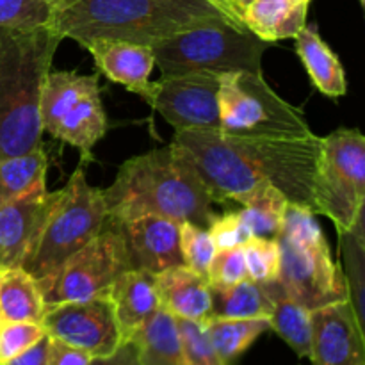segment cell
<instances>
[{"instance_id": "obj_34", "label": "cell", "mask_w": 365, "mask_h": 365, "mask_svg": "<svg viewBox=\"0 0 365 365\" xmlns=\"http://www.w3.org/2000/svg\"><path fill=\"white\" fill-rule=\"evenodd\" d=\"M46 335L41 323L2 321L0 323V362L20 355Z\"/></svg>"}, {"instance_id": "obj_16", "label": "cell", "mask_w": 365, "mask_h": 365, "mask_svg": "<svg viewBox=\"0 0 365 365\" xmlns=\"http://www.w3.org/2000/svg\"><path fill=\"white\" fill-rule=\"evenodd\" d=\"M118 223L123 232L132 269L157 274L168 267L184 264L178 237L180 223L155 214H146Z\"/></svg>"}, {"instance_id": "obj_13", "label": "cell", "mask_w": 365, "mask_h": 365, "mask_svg": "<svg viewBox=\"0 0 365 365\" xmlns=\"http://www.w3.org/2000/svg\"><path fill=\"white\" fill-rule=\"evenodd\" d=\"M41 324L46 335L82 349L91 359L110 355L121 344L113 303L107 296L46 307Z\"/></svg>"}, {"instance_id": "obj_40", "label": "cell", "mask_w": 365, "mask_h": 365, "mask_svg": "<svg viewBox=\"0 0 365 365\" xmlns=\"http://www.w3.org/2000/svg\"><path fill=\"white\" fill-rule=\"evenodd\" d=\"M207 2H210L212 6H216L217 9L223 11V13L227 14L230 20H234L235 24H239V25H242V27H245L241 14L237 13V9H235V6H234V2H232V0H207Z\"/></svg>"}, {"instance_id": "obj_2", "label": "cell", "mask_w": 365, "mask_h": 365, "mask_svg": "<svg viewBox=\"0 0 365 365\" xmlns=\"http://www.w3.org/2000/svg\"><path fill=\"white\" fill-rule=\"evenodd\" d=\"M102 192L107 217L114 221L155 214L209 228L216 216L209 187L173 145L125 160Z\"/></svg>"}, {"instance_id": "obj_41", "label": "cell", "mask_w": 365, "mask_h": 365, "mask_svg": "<svg viewBox=\"0 0 365 365\" xmlns=\"http://www.w3.org/2000/svg\"><path fill=\"white\" fill-rule=\"evenodd\" d=\"M232 2H234L235 9H237V13L241 14V18H242V13H245V9L250 6V4L253 2V0H232Z\"/></svg>"}, {"instance_id": "obj_29", "label": "cell", "mask_w": 365, "mask_h": 365, "mask_svg": "<svg viewBox=\"0 0 365 365\" xmlns=\"http://www.w3.org/2000/svg\"><path fill=\"white\" fill-rule=\"evenodd\" d=\"M339 235H341L342 255H344L346 267H342V273H344L346 287H348V302L351 303L356 321L364 328V217L356 221L351 230L342 232Z\"/></svg>"}, {"instance_id": "obj_20", "label": "cell", "mask_w": 365, "mask_h": 365, "mask_svg": "<svg viewBox=\"0 0 365 365\" xmlns=\"http://www.w3.org/2000/svg\"><path fill=\"white\" fill-rule=\"evenodd\" d=\"M312 0H253L242 13V24L266 43L291 39L307 25Z\"/></svg>"}, {"instance_id": "obj_9", "label": "cell", "mask_w": 365, "mask_h": 365, "mask_svg": "<svg viewBox=\"0 0 365 365\" xmlns=\"http://www.w3.org/2000/svg\"><path fill=\"white\" fill-rule=\"evenodd\" d=\"M39 120L43 130L81 150V164L93 160V148L107 132L96 75L50 70L39 98Z\"/></svg>"}, {"instance_id": "obj_1", "label": "cell", "mask_w": 365, "mask_h": 365, "mask_svg": "<svg viewBox=\"0 0 365 365\" xmlns=\"http://www.w3.org/2000/svg\"><path fill=\"white\" fill-rule=\"evenodd\" d=\"M171 145L192 164L214 202L245 203L277 187L291 205L316 214V177L323 138H241L221 130H175Z\"/></svg>"}, {"instance_id": "obj_30", "label": "cell", "mask_w": 365, "mask_h": 365, "mask_svg": "<svg viewBox=\"0 0 365 365\" xmlns=\"http://www.w3.org/2000/svg\"><path fill=\"white\" fill-rule=\"evenodd\" d=\"M250 280L269 284L280 274V246L277 237H250L241 246Z\"/></svg>"}, {"instance_id": "obj_19", "label": "cell", "mask_w": 365, "mask_h": 365, "mask_svg": "<svg viewBox=\"0 0 365 365\" xmlns=\"http://www.w3.org/2000/svg\"><path fill=\"white\" fill-rule=\"evenodd\" d=\"M155 285L160 309L177 319L205 323L210 317L212 298L209 282L184 264L157 273Z\"/></svg>"}, {"instance_id": "obj_27", "label": "cell", "mask_w": 365, "mask_h": 365, "mask_svg": "<svg viewBox=\"0 0 365 365\" xmlns=\"http://www.w3.org/2000/svg\"><path fill=\"white\" fill-rule=\"evenodd\" d=\"M209 341L227 365H232L264 331L269 330V319H228L214 317L203 323Z\"/></svg>"}, {"instance_id": "obj_8", "label": "cell", "mask_w": 365, "mask_h": 365, "mask_svg": "<svg viewBox=\"0 0 365 365\" xmlns=\"http://www.w3.org/2000/svg\"><path fill=\"white\" fill-rule=\"evenodd\" d=\"M221 132L241 138L294 139L312 135L298 107L285 102L262 73H221Z\"/></svg>"}, {"instance_id": "obj_5", "label": "cell", "mask_w": 365, "mask_h": 365, "mask_svg": "<svg viewBox=\"0 0 365 365\" xmlns=\"http://www.w3.org/2000/svg\"><path fill=\"white\" fill-rule=\"evenodd\" d=\"M277 241L280 246L278 284L287 296L310 312L348 299L342 267L334 260L310 210L289 203Z\"/></svg>"}, {"instance_id": "obj_28", "label": "cell", "mask_w": 365, "mask_h": 365, "mask_svg": "<svg viewBox=\"0 0 365 365\" xmlns=\"http://www.w3.org/2000/svg\"><path fill=\"white\" fill-rule=\"evenodd\" d=\"M287 198L277 187H264L242 203V221L257 237H277L284 223Z\"/></svg>"}, {"instance_id": "obj_18", "label": "cell", "mask_w": 365, "mask_h": 365, "mask_svg": "<svg viewBox=\"0 0 365 365\" xmlns=\"http://www.w3.org/2000/svg\"><path fill=\"white\" fill-rule=\"evenodd\" d=\"M107 298L113 303L121 342L130 341L146 321L160 309L155 274L141 269H127L110 285Z\"/></svg>"}, {"instance_id": "obj_26", "label": "cell", "mask_w": 365, "mask_h": 365, "mask_svg": "<svg viewBox=\"0 0 365 365\" xmlns=\"http://www.w3.org/2000/svg\"><path fill=\"white\" fill-rule=\"evenodd\" d=\"M214 317L228 319H269L271 302L264 291L262 284L246 280L234 285H210Z\"/></svg>"}, {"instance_id": "obj_25", "label": "cell", "mask_w": 365, "mask_h": 365, "mask_svg": "<svg viewBox=\"0 0 365 365\" xmlns=\"http://www.w3.org/2000/svg\"><path fill=\"white\" fill-rule=\"evenodd\" d=\"M48 159L43 146L0 160V205L21 196L46 191Z\"/></svg>"}, {"instance_id": "obj_17", "label": "cell", "mask_w": 365, "mask_h": 365, "mask_svg": "<svg viewBox=\"0 0 365 365\" xmlns=\"http://www.w3.org/2000/svg\"><path fill=\"white\" fill-rule=\"evenodd\" d=\"M78 45L91 53L100 73L114 84L123 86L143 100L150 95V75L155 68L152 46L118 39H86Z\"/></svg>"}, {"instance_id": "obj_42", "label": "cell", "mask_w": 365, "mask_h": 365, "mask_svg": "<svg viewBox=\"0 0 365 365\" xmlns=\"http://www.w3.org/2000/svg\"><path fill=\"white\" fill-rule=\"evenodd\" d=\"M50 2L53 4V9H57V7H59V6H63V4L66 2V0H50Z\"/></svg>"}, {"instance_id": "obj_39", "label": "cell", "mask_w": 365, "mask_h": 365, "mask_svg": "<svg viewBox=\"0 0 365 365\" xmlns=\"http://www.w3.org/2000/svg\"><path fill=\"white\" fill-rule=\"evenodd\" d=\"M89 365H139L138 348L134 341H125L110 355L91 359Z\"/></svg>"}, {"instance_id": "obj_3", "label": "cell", "mask_w": 365, "mask_h": 365, "mask_svg": "<svg viewBox=\"0 0 365 365\" xmlns=\"http://www.w3.org/2000/svg\"><path fill=\"white\" fill-rule=\"evenodd\" d=\"M210 21L235 24L207 0H66L53 11L52 27L77 43L118 39L153 46Z\"/></svg>"}, {"instance_id": "obj_21", "label": "cell", "mask_w": 365, "mask_h": 365, "mask_svg": "<svg viewBox=\"0 0 365 365\" xmlns=\"http://www.w3.org/2000/svg\"><path fill=\"white\" fill-rule=\"evenodd\" d=\"M294 39L296 52L312 84L328 98L344 96L348 89L344 66L337 53L321 38L316 24H307Z\"/></svg>"}, {"instance_id": "obj_33", "label": "cell", "mask_w": 365, "mask_h": 365, "mask_svg": "<svg viewBox=\"0 0 365 365\" xmlns=\"http://www.w3.org/2000/svg\"><path fill=\"white\" fill-rule=\"evenodd\" d=\"M185 365H227L209 341L203 323L177 319Z\"/></svg>"}, {"instance_id": "obj_10", "label": "cell", "mask_w": 365, "mask_h": 365, "mask_svg": "<svg viewBox=\"0 0 365 365\" xmlns=\"http://www.w3.org/2000/svg\"><path fill=\"white\" fill-rule=\"evenodd\" d=\"M316 214L339 234L355 227L365 205V138L359 128H337L323 138L316 177Z\"/></svg>"}, {"instance_id": "obj_38", "label": "cell", "mask_w": 365, "mask_h": 365, "mask_svg": "<svg viewBox=\"0 0 365 365\" xmlns=\"http://www.w3.org/2000/svg\"><path fill=\"white\" fill-rule=\"evenodd\" d=\"M48 342L50 337L45 335L34 346L25 349L20 355L6 360V362H0V365H46V360H48Z\"/></svg>"}, {"instance_id": "obj_11", "label": "cell", "mask_w": 365, "mask_h": 365, "mask_svg": "<svg viewBox=\"0 0 365 365\" xmlns=\"http://www.w3.org/2000/svg\"><path fill=\"white\" fill-rule=\"evenodd\" d=\"M130 267L120 223L107 217L100 234L71 255L52 284L43 291L45 305L52 307L107 296L114 280Z\"/></svg>"}, {"instance_id": "obj_43", "label": "cell", "mask_w": 365, "mask_h": 365, "mask_svg": "<svg viewBox=\"0 0 365 365\" xmlns=\"http://www.w3.org/2000/svg\"><path fill=\"white\" fill-rule=\"evenodd\" d=\"M0 323H2V317H0Z\"/></svg>"}, {"instance_id": "obj_6", "label": "cell", "mask_w": 365, "mask_h": 365, "mask_svg": "<svg viewBox=\"0 0 365 365\" xmlns=\"http://www.w3.org/2000/svg\"><path fill=\"white\" fill-rule=\"evenodd\" d=\"M106 221L102 189L88 184L84 164H78L68 184L59 189V198L21 267L38 282L43 292L64 262L100 234Z\"/></svg>"}, {"instance_id": "obj_15", "label": "cell", "mask_w": 365, "mask_h": 365, "mask_svg": "<svg viewBox=\"0 0 365 365\" xmlns=\"http://www.w3.org/2000/svg\"><path fill=\"white\" fill-rule=\"evenodd\" d=\"M59 198V191H38L0 205V269L21 267Z\"/></svg>"}, {"instance_id": "obj_32", "label": "cell", "mask_w": 365, "mask_h": 365, "mask_svg": "<svg viewBox=\"0 0 365 365\" xmlns=\"http://www.w3.org/2000/svg\"><path fill=\"white\" fill-rule=\"evenodd\" d=\"M178 237H180V253L184 266L207 278V271L217 253L209 230L192 223H180Z\"/></svg>"}, {"instance_id": "obj_37", "label": "cell", "mask_w": 365, "mask_h": 365, "mask_svg": "<svg viewBox=\"0 0 365 365\" xmlns=\"http://www.w3.org/2000/svg\"><path fill=\"white\" fill-rule=\"evenodd\" d=\"M89 362H91V356L86 351L50 337L46 365H89Z\"/></svg>"}, {"instance_id": "obj_31", "label": "cell", "mask_w": 365, "mask_h": 365, "mask_svg": "<svg viewBox=\"0 0 365 365\" xmlns=\"http://www.w3.org/2000/svg\"><path fill=\"white\" fill-rule=\"evenodd\" d=\"M53 11L50 0H0V27L16 31L52 27Z\"/></svg>"}, {"instance_id": "obj_14", "label": "cell", "mask_w": 365, "mask_h": 365, "mask_svg": "<svg viewBox=\"0 0 365 365\" xmlns=\"http://www.w3.org/2000/svg\"><path fill=\"white\" fill-rule=\"evenodd\" d=\"M310 323L314 365H365V331L348 299L312 310Z\"/></svg>"}, {"instance_id": "obj_24", "label": "cell", "mask_w": 365, "mask_h": 365, "mask_svg": "<svg viewBox=\"0 0 365 365\" xmlns=\"http://www.w3.org/2000/svg\"><path fill=\"white\" fill-rule=\"evenodd\" d=\"M271 302L269 328L277 331L299 356H310V310L287 296L278 280L262 284Z\"/></svg>"}, {"instance_id": "obj_22", "label": "cell", "mask_w": 365, "mask_h": 365, "mask_svg": "<svg viewBox=\"0 0 365 365\" xmlns=\"http://www.w3.org/2000/svg\"><path fill=\"white\" fill-rule=\"evenodd\" d=\"M46 312L38 282L24 267L0 269V317L2 321L41 323Z\"/></svg>"}, {"instance_id": "obj_23", "label": "cell", "mask_w": 365, "mask_h": 365, "mask_svg": "<svg viewBox=\"0 0 365 365\" xmlns=\"http://www.w3.org/2000/svg\"><path fill=\"white\" fill-rule=\"evenodd\" d=\"M138 348L139 365H185L177 317L159 309L130 339Z\"/></svg>"}, {"instance_id": "obj_36", "label": "cell", "mask_w": 365, "mask_h": 365, "mask_svg": "<svg viewBox=\"0 0 365 365\" xmlns=\"http://www.w3.org/2000/svg\"><path fill=\"white\" fill-rule=\"evenodd\" d=\"M209 234L212 237L216 250H232L241 248L252 234H250L248 227L242 221L241 214L230 212L225 216H214V220L209 225Z\"/></svg>"}, {"instance_id": "obj_12", "label": "cell", "mask_w": 365, "mask_h": 365, "mask_svg": "<svg viewBox=\"0 0 365 365\" xmlns=\"http://www.w3.org/2000/svg\"><path fill=\"white\" fill-rule=\"evenodd\" d=\"M220 84L221 75L210 71L160 77L146 102L175 130H221Z\"/></svg>"}, {"instance_id": "obj_4", "label": "cell", "mask_w": 365, "mask_h": 365, "mask_svg": "<svg viewBox=\"0 0 365 365\" xmlns=\"http://www.w3.org/2000/svg\"><path fill=\"white\" fill-rule=\"evenodd\" d=\"M63 39L53 27H0V160L41 146L39 98Z\"/></svg>"}, {"instance_id": "obj_7", "label": "cell", "mask_w": 365, "mask_h": 365, "mask_svg": "<svg viewBox=\"0 0 365 365\" xmlns=\"http://www.w3.org/2000/svg\"><path fill=\"white\" fill-rule=\"evenodd\" d=\"M269 43L232 21H210L171 36L152 46L163 77L210 71L262 73V53Z\"/></svg>"}, {"instance_id": "obj_35", "label": "cell", "mask_w": 365, "mask_h": 365, "mask_svg": "<svg viewBox=\"0 0 365 365\" xmlns=\"http://www.w3.org/2000/svg\"><path fill=\"white\" fill-rule=\"evenodd\" d=\"M248 278L242 248L220 250L207 271L209 285H234Z\"/></svg>"}]
</instances>
